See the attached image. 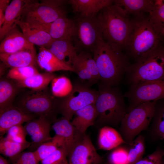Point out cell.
Returning <instances> with one entry per match:
<instances>
[{"label": "cell", "mask_w": 164, "mask_h": 164, "mask_svg": "<svg viewBox=\"0 0 164 164\" xmlns=\"http://www.w3.org/2000/svg\"><path fill=\"white\" fill-rule=\"evenodd\" d=\"M100 77V84L116 87L130 64L128 56L100 39L92 51Z\"/></svg>", "instance_id": "cell-1"}, {"label": "cell", "mask_w": 164, "mask_h": 164, "mask_svg": "<svg viewBox=\"0 0 164 164\" xmlns=\"http://www.w3.org/2000/svg\"><path fill=\"white\" fill-rule=\"evenodd\" d=\"M104 41L114 49L125 50L131 26V18L118 5L113 3L98 13Z\"/></svg>", "instance_id": "cell-2"}, {"label": "cell", "mask_w": 164, "mask_h": 164, "mask_svg": "<svg viewBox=\"0 0 164 164\" xmlns=\"http://www.w3.org/2000/svg\"><path fill=\"white\" fill-rule=\"evenodd\" d=\"M116 87L99 84L94 104L97 117L94 125L97 127H117L127 112L124 94Z\"/></svg>", "instance_id": "cell-3"}, {"label": "cell", "mask_w": 164, "mask_h": 164, "mask_svg": "<svg viewBox=\"0 0 164 164\" xmlns=\"http://www.w3.org/2000/svg\"><path fill=\"white\" fill-rule=\"evenodd\" d=\"M161 37L156 31L150 20L149 14L134 15L125 50L126 55L135 61L159 45Z\"/></svg>", "instance_id": "cell-4"}, {"label": "cell", "mask_w": 164, "mask_h": 164, "mask_svg": "<svg viewBox=\"0 0 164 164\" xmlns=\"http://www.w3.org/2000/svg\"><path fill=\"white\" fill-rule=\"evenodd\" d=\"M130 85L164 78V47L160 45L130 64L126 72Z\"/></svg>", "instance_id": "cell-5"}, {"label": "cell", "mask_w": 164, "mask_h": 164, "mask_svg": "<svg viewBox=\"0 0 164 164\" xmlns=\"http://www.w3.org/2000/svg\"><path fill=\"white\" fill-rule=\"evenodd\" d=\"M67 2L63 0H43L39 3L36 1L26 0L20 19L32 26L41 28L66 16L63 5Z\"/></svg>", "instance_id": "cell-6"}, {"label": "cell", "mask_w": 164, "mask_h": 164, "mask_svg": "<svg viewBox=\"0 0 164 164\" xmlns=\"http://www.w3.org/2000/svg\"><path fill=\"white\" fill-rule=\"evenodd\" d=\"M48 90L47 87L39 91L31 90L19 96L13 105L24 113L36 116H44L52 122L56 119V98Z\"/></svg>", "instance_id": "cell-7"}, {"label": "cell", "mask_w": 164, "mask_h": 164, "mask_svg": "<svg viewBox=\"0 0 164 164\" xmlns=\"http://www.w3.org/2000/svg\"><path fill=\"white\" fill-rule=\"evenodd\" d=\"M156 101L142 103L127 112L120 125V133L129 145L142 131L148 128L153 115Z\"/></svg>", "instance_id": "cell-8"}, {"label": "cell", "mask_w": 164, "mask_h": 164, "mask_svg": "<svg viewBox=\"0 0 164 164\" xmlns=\"http://www.w3.org/2000/svg\"><path fill=\"white\" fill-rule=\"evenodd\" d=\"M98 95V91L91 89L88 85L76 83L69 95L63 97L56 98V112L71 120L77 111L89 105L94 104Z\"/></svg>", "instance_id": "cell-9"}, {"label": "cell", "mask_w": 164, "mask_h": 164, "mask_svg": "<svg viewBox=\"0 0 164 164\" xmlns=\"http://www.w3.org/2000/svg\"><path fill=\"white\" fill-rule=\"evenodd\" d=\"M124 95L127 99V112L144 102L164 99V78L130 85Z\"/></svg>", "instance_id": "cell-10"}, {"label": "cell", "mask_w": 164, "mask_h": 164, "mask_svg": "<svg viewBox=\"0 0 164 164\" xmlns=\"http://www.w3.org/2000/svg\"><path fill=\"white\" fill-rule=\"evenodd\" d=\"M52 128L55 133L52 139L60 147L63 148L68 155L73 147L83 137L85 134L78 131L70 120L62 117L56 119Z\"/></svg>", "instance_id": "cell-11"}, {"label": "cell", "mask_w": 164, "mask_h": 164, "mask_svg": "<svg viewBox=\"0 0 164 164\" xmlns=\"http://www.w3.org/2000/svg\"><path fill=\"white\" fill-rule=\"evenodd\" d=\"M78 43L92 51L98 41L103 38L97 16L92 18H79L76 21Z\"/></svg>", "instance_id": "cell-12"}, {"label": "cell", "mask_w": 164, "mask_h": 164, "mask_svg": "<svg viewBox=\"0 0 164 164\" xmlns=\"http://www.w3.org/2000/svg\"><path fill=\"white\" fill-rule=\"evenodd\" d=\"M69 164H101L103 158L97 153L89 136L85 134L69 153Z\"/></svg>", "instance_id": "cell-13"}, {"label": "cell", "mask_w": 164, "mask_h": 164, "mask_svg": "<svg viewBox=\"0 0 164 164\" xmlns=\"http://www.w3.org/2000/svg\"><path fill=\"white\" fill-rule=\"evenodd\" d=\"M52 121L44 116H39L26 123L24 126L27 134L32 140L29 148L35 151L43 143L52 139L50 135Z\"/></svg>", "instance_id": "cell-14"}, {"label": "cell", "mask_w": 164, "mask_h": 164, "mask_svg": "<svg viewBox=\"0 0 164 164\" xmlns=\"http://www.w3.org/2000/svg\"><path fill=\"white\" fill-rule=\"evenodd\" d=\"M41 28L47 32L54 40L71 41L75 37L77 31L75 20L69 19L66 16L45 25Z\"/></svg>", "instance_id": "cell-15"}, {"label": "cell", "mask_w": 164, "mask_h": 164, "mask_svg": "<svg viewBox=\"0 0 164 164\" xmlns=\"http://www.w3.org/2000/svg\"><path fill=\"white\" fill-rule=\"evenodd\" d=\"M16 24L7 33L0 45V53L11 54L25 50L34 48L28 41Z\"/></svg>", "instance_id": "cell-16"}, {"label": "cell", "mask_w": 164, "mask_h": 164, "mask_svg": "<svg viewBox=\"0 0 164 164\" xmlns=\"http://www.w3.org/2000/svg\"><path fill=\"white\" fill-rule=\"evenodd\" d=\"M111 0H70L73 12L79 15V18H92L105 7L112 4Z\"/></svg>", "instance_id": "cell-17"}, {"label": "cell", "mask_w": 164, "mask_h": 164, "mask_svg": "<svg viewBox=\"0 0 164 164\" xmlns=\"http://www.w3.org/2000/svg\"><path fill=\"white\" fill-rule=\"evenodd\" d=\"M36 116L26 114L13 105L0 113V136L7 132L11 127L27 122Z\"/></svg>", "instance_id": "cell-18"}, {"label": "cell", "mask_w": 164, "mask_h": 164, "mask_svg": "<svg viewBox=\"0 0 164 164\" xmlns=\"http://www.w3.org/2000/svg\"><path fill=\"white\" fill-rule=\"evenodd\" d=\"M37 56L35 48L20 51L11 54L0 53L2 62L11 68L36 64Z\"/></svg>", "instance_id": "cell-19"}, {"label": "cell", "mask_w": 164, "mask_h": 164, "mask_svg": "<svg viewBox=\"0 0 164 164\" xmlns=\"http://www.w3.org/2000/svg\"><path fill=\"white\" fill-rule=\"evenodd\" d=\"M15 23L20 28L28 41L33 45L48 49L54 40L44 30L32 26L20 19L16 21Z\"/></svg>", "instance_id": "cell-20"}, {"label": "cell", "mask_w": 164, "mask_h": 164, "mask_svg": "<svg viewBox=\"0 0 164 164\" xmlns=\"http://www.w3.org/2000/svg\"><path fill=\"white\" fill-rule=\"evenodd\" d=\"M37 62L39 66L47 72L63 70L73 72L72 68L61 61L44 47H39L37 56Z\"/></svg>", "instance_id": "cell-21"}, {"label": "cell", "mask_w": 164, "mask_h": 164, "mask_svg": "<svg viewBox=\"0 0 164 164\" xmlns=\"http://www.w3.org/2000/svg\"><path fill=\"white\" fill-rule=\"evenodd\" d=\"M97 117L95 104H91L77 111L71 122L78 131L85 134L89 127L94 125Z\"/></svg>", "instance_id": "cell-22"}, {"label": "cell", "mask_w": 164, "mask_h": 164, "mask_svg": "<svg viewBox=\"0 0 164 164\" xmlns=\"http://www.w3.org/2000/svg\"><path fill=\"white\" fill-rule=\"evenodd\" d=\"M47 49L60 60L71 67L78 50L71 41L65 40H54Z\"/></svg>", "instance_id": "cell-23"}, {"label": "cell", "mask_w": 164, "mask_h": 164, "mask_svg": "<svg viewBox=\"0 0 164 164\" xmlns=\"http://www.w3.org/2000/svg\"><path fill=\"white\" fill-rule=\"evenodd\" d=\"M124 143L121 135L113 127L106 126L100 128L97 139L99 149L110 150Z\"/></svg>", "instance_id": "cell-24"}, {"label": "cell", "mask_w": 164, "mask_h": 164, "mask_svg": "<svg viewBox=\"0 0 164 164\" xmlns=\"http://www.w3.org/2000/svg\"><path fill=\"white\" fill-rule=\"evenodd\" d=\"M26 1L13 0L10 3L5 12L4 22L0 28V41L16 24V21L20 19Z\"/></svg>", "instance_id": "cell-25"}, {"label": "cell", "mask_w": 164, "mask_h": 164, "mask_svg": "<svg viewBox=\"0 0 164 164\" xmlns=\"http://www.w3.org/2000/svg\"><path fill=\"white\" fill-rule=\"evenodd\" d=\"M15 82L10 79L2 78L0 81V113L13 106L19 90Z\"/></svg>", "instance_id": "cell-26"}, {"label": "cell", "mask_w": 164, "mask_h": 164, "mask_svg": "<svg viewBox=\"0 0 164 164\" xmlns=\"http://www.w3.org/2000/svg\"><path fill=\"white\" fill-rule=\"evenodd\" d=\"M155 0H116L114 2L121 7L129 15L150 14L155 7Z\"/></svg>", "instance_id": "cell-27"}, {"label": "cell", "mask_w": 164, "mask_h": 164, "mask_svg": "<svg viewBox=\"0 0 164 164\" xmlns=\"http://www.w3.org/2000/svg\"><path fill=\"white\" fill-rule=\"evenodd\" d=\"M150 125L152 139L158 140L164 138V99L156 101Z\"/></svg>", "instance_id": "cell-28"}, {"label": "cell", "mask_w": 164, "mask_h": 164, "mask_svg": "<svg viewBox=\"0 0 164 164\" xmlns=\"http://www.w3.org/2000/svg\"><path fill=\"white\" fill-rule=\"evenodd\" d=\"M56 76L53 73H38L24 80L15 81L20 88H28L31 90L39 91L47 87Z\"/></svg>", "instance_id": "cell-29"}, {"label": "cell", "mask_w": 164, "mask_h": 164, "mask_svg": "<svg viewBox=\"0 0 164 164\" xmlns=\"http://www.w3.org/2000/svg\"><path fill=\"white\" fill-rule=\"evenodd\" d=\"M31 145V142L20 143L0 136V152L10 159L14 158L23 152Z\"/></svg>", "instance_id": "cell-30"}, {"label": "cell", "mask_w": 164, "mask_h": 164, "mask_svg": "<svg viewBox=\"0 0 164 164\" xmlns=\"http://www.w3.org/2000/svg\"><path fill=\"white\" fill-rule=\"evenodd\" d=\"M155 7L149 14L151 22L156 31L161 37L164 36V2L155 0Z\"/></svg>", "instance_id": "cell-31"}, {"label": "cell", "mask_w": 164, "mask_h": 164, "mask_svg": "<svg viewBox=\"0 0 164 164\" xmlns=\"http://www.w3.org/2000/svg\"><path fill=\"white\" fill-rule=\"evenodd\" d=\"M51 82L52 94L57 98H62L67 96L73 88V85L70 80L65 76L56 77Z\"/></svg>", "instance_id": "cell-32"}, {"label": "cell", "mask_w": 164, "mask_h": 164, "mask_svg": "<svg viewBox=\"0 0 164 164\" xmlns=\"http://www.w3.org/2000/svg\"><path fill=\"white\" fill-rule=\"evenodd\" d=\"M128 145V164H133L142 158L145 149L144 137L138 135Z\"/></svg>", "instance_id": "cell-33"}, {"label": "cell", "mask_w": 164, "mask_h": 164, "mask_svg": "<svg viewBox=\"0 0 164 164\" xmlns=\"http://www.w3.org/2000/svg\"><path fill=\"white\" fill-rule=\"evenodd\" d=\"M39 73L34 66L11 68L7 74V78L16 81L21 80Z\"/></svg>", "instance_id": "cell-34"}, {"label": "cell", "mask_w": 164, "mask_h": 164, "mask_svg": "<svg viewBox=\"0 0 164 164\" xmlns=\"http://www.w3.org/2000/svg\"><path fill=\"white\" fill-rule=\"evenodd\" d=\"M77 57L86 67L95 82L100 80V77L96 62L89 53L82 51L77 55Z\"/></svg>", "instance_id": "cell-35"}, {"label": "cell", "mask_w": 164, "mask_h": 164, "mask_svg": "<svg viewBox=\"0 0 164 164\" xmlns=\"http://www.w3.org/2000/svg\"><path fill=\"white\" fill-rule=\"evenodd\" d=\"M109 164H128V149L118 146L110 152L107 161Z\"/></svg>", "instance_id": "cell-36"}, {"label": "cell", "mask_w": 164, "mask_h": 164, "mask_svg": "<svg viewBox=\"0 0 164 164\" xmlns=\"http://www.w3.org/2000/svg\"><path fill=\"white\" fill-rule=\"evenodd\" d=\"M59 147L57 143L52 139L42 144L33 152L37 160L41 162Z\"/></svg>", "instance_id": "cell-37"}, {"label": "cell", "mask_w": 164, "mask_h": 164, "mask_svg": "<svg viewBox=\"0 0 164 164\" xmlns=\"http://www.w3.org/2000/svg\"><path fill=\"white\" fill-rule=\"evenodd\" d=\"M77 55L73 59L71 64L73 72L76 73L83 80H87L89 83L95 82L86 67L77 57Z\"/></svg>", "instance_id": "cell-38"}, {"label": "cell", "mask_w": 164, "mask_h": 164, "mask_svg": "<svg viewBox=\"0 0 164 164\" xmlns=\"http://www.w3.org/2000/svg\"><path fill=\"white\" fill-rule=\"evenodd\" d=\"M6 137L14 142L20 143L27 142L26 137L27 134L24 126L22 125L13 126L7 131Z\"/></svg>", "instance_id": "cell-39"}, {"label": "cell", "mask_w": 164, "mask_h": 164, "mask_svg": "<svg viewBox=\"0 0 164 164\" xmlns=\"http://www.w3.org/2000/svg\"><path fill=\"white\" fill-rule=\"evenodd\" d=\"M68 154L65 150L59 147L41 162V164H69Z\"/></svg>", "instance_id": "cell-40"}, {"label": "cell", "mask_w": 164, "mask_h": 164, "mask_svg": "<svg viewBox=\"0 0 164 164\" xmlns=\"http://www.w3.org/2000/svg\"><path fill=\"white\" fill-rule=\"evenodd\" d=\"M164 149L157 147L151 154L142 158L133 164H162Z\"/></svg>", "instance_id": "cell-41"}, {"label": "cell", "mask_w": 164, "mask_h": 164, "mask_svg": "<svg viewBox=\"0 0 164 164\" xmlns=\"http://www.w3.org/2000/svg\"><path fill=\"white\" fill-rule=\"evenodd\" d=\"M10 160L12 164H39V162L33 152H23Z\"/></svg>", "instance_id": "cell-42"}, {"label": "cell", "mask_w": 164, "mask_h": 164, "mask_svg": "<svg viewBox=\"0 0 164 164\" xmlns=\"http://www.w3.org/2000/svg\"><path fill=\"white\" fill-rule=\"evenodd\" d=\"M9 0H0V9L5 13L9 5Z\"/></svg>", "instance_id": "cell-43"}, {"label": "cell", "mask_w": 164, "mask_h": 164, "mask_svg": "<svg viewBox=\"0 0 164 164\" xmlns=\"http://www.w3.org/2000/svg\"><path fill=\"white\" fill-rule=\"evenodd\" d=\"M5 13L0 9V28L3 24L5 20Z\"/></svg>", "instance_id": "cell-44"}, {"label": "cell", "mask_w": 164, "mask_h": 164, "mask_svg": "<svg viewBox=\"0 0 164 164\" xmlns=\"http://www.w3.org/2000/svg\"><path fill=\"white\" fill-rule=\"evenodd\" d=\"M7 67L2 62L0 63V73L1 77L4 74L6 69Z\"/></svg>", "instance_id": "cell-45"}, {"label": "cell", "mask_w": 164, "mask_h": 164, "mask_svg": "<svg viewBox=\"0 0 164 164\" xmlns=\"http://www.w3.org/2000/svg\"><path fill=\"white\" fill-rule=\"evenodd\" d=\"M0 164H10L1 155L0 156Z\"/></svg>", "instance_id": "cell-46"}, {"label": "cell", "mask_w": 164, "mask_h": 164, "mask_svg": "<svg viewBox=\"0 0 164 164\" xmlns=\"http://www.w3.org/2000/svg\"><path fill=\"white\" fill-rule=\"evenodd\" d=\"M101 164H109V163H108L107 162H105V163H103Z\"/></svg>", "instance_id": "cell-47"}, {"label": "cell", "mask_w": 164, "mask_h": 164, "mask_svg": "<svg viewBox=\"0 0 164 164\" xmlns=\"http://www.w3.org/2000/svg\"><path fill=\"white\" fill-rule=\"evenodd\" d=\"M162 164H164V160H163Z\"/></svg>", "instance_id": "cell-48"}, {"label": "cell", "mask_w": 164, "mask_h": 164, "mask_svg": "<svg viewBox=\"0 0 164 164\" xmlns=\"http://www.w3.org/2000/svg\"><path fill=\"white\" fill-rule=\"evenodd\" d=\"M163 2H164V0H163Z\"/></svg>", "instance_id": "cell-49"}]
</instances>
